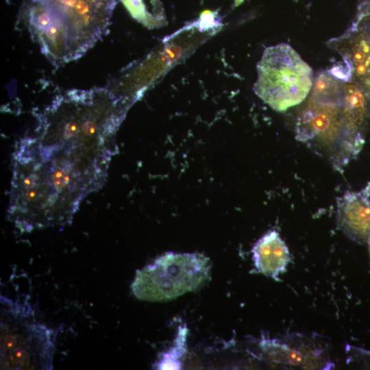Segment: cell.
Here are the masks:
<instances>
[{
	"label": "cell",
	"mask_w": 370,
	"mask_h": 370,
	"mask_svg": "<svg viewBox=\"0 0 370 370\" xmlns=\"http://www.w3.org/2000/svg\"><path fill=\"white\" fill-rule=\"evenodd\" d=\"M131 15L148 28L160 27L165 19L159 0H122Z\"/></svg>",
	"instance_id": "obj_8"
},
{
	"label": "cell",
	"mask_w": 370,
	"mask_h": 370,
	"mask_svg": "<svg viewBox=\"0 0 370 370\" xmlns=\"http://www.w3.org/2000/svg\"><path fill=\"white\" fill-rule=\"evenodd\" d=\"M107 3L111 6L113 9L114 8L116 4L119 0H105Z\"/></svg>",
	"instance_id": "obj_9"
},
{
	"label": "cell",
	"mask_w": 370,
	"mask_h": 370,
	"mask_svg": "<svg viewBox=\"0 0 370 370\" xmlns=\"http://www.w3.org/2000/svg\"><path fill=\"white\" fill-rule=\"evenodd\" d=\"M367 243H368V244H369V254H370V238H369V241H368Z\"/></svg>",
	"instance_id": "obj_11"
},
{
	"label": "cell",
	"mask_w": 370,
	"mask_h": 370,
	"mask_svg": "<svg viewBox=\"0 0 370 370\" xmlns=\"http://www.w3.org/2000/svg\"><path fill=\"white\" fill-rule=\"evenodd\" d=\"M1 369H52L54 331L26 301L1 297Z\"/></svg>",
	"instance_id": "obj_3"
},
{
	"label": "cell",
	"mask_w": 370,
	"mask_h": 370,
	"mask_svg": "<svg viewBox=\"0 0 370 370\" xmlns=\"http://www.w3.org/2000/svg\"><path fill=\"white\" fill-rule=\"evenodd\" d=\"M369 188L359 192H347L338 201L339 228L351 240L358 243L370 238V198Z\"/></svg>",
	"instance_id": "obj_6"
},
{
	"label": "cell",
	"mask_w": 370,
	"mask_h": 370,
	"mask_svg": "<svg viewBox=\"0 0 370 370\" xmlns=\"http://www.w3.org/2000/svg\"><path fill=\"white\" fill-rule=\"evenodd\" d=\"M210 270L209 260L201 254L166 253L137 271L131 288L142 301L171 300L201 287Z\"/></svg>",
	"instance_id": "obj_5"
},
{
	"label": "cell",
	"mask_w": 370,
	"mask_h": 370,
	"mask_svg": "<svg viewBox=\"0 0 370 370\" xmlns=\"http://www.w3.org/2000/svg\"><path fill=\"white\" fill-rule=\"evenodd\" d=\"M113 8L105 0H29L27 28L56 65L83 56L107 32Z\"/></svg>",
	"instance_id": "obj_2"
},
{
	"label": "cell",
	"mask_w": 370,
	"mask_h": 370,
	"mask_svg": "<svg viewBox=\"0 0 370 370\" xmlns=\"http://www.w3.org/2000/svg\"><path fill=\"white\" fill-rule=\"evenodd\" d=\"M17 142L8 219L21 233L72 222L83 199L106 183L123 116L105 91L71 90Z\"/></svg>",
	"instance_id": "obj_1"
},
{
	"label": "cell",
	"mask_w": 370,
	"mask_h": 370,
	"mask_svg": "<svg viewBox=\"0 0 370 370\" xmlns=\"http://www.w3.org/2000/svg\"><path fill=\"white\" fill-rule=\"evenodd\" d=\"M236 5L241 4L244 0H234Z\"/></svg>",
	"instance_id": "obj_10"
},
{
	"label": "cell",
	"mask_w": 370,
	"mask_h": 370,
	"mask_svg": "<svg viewBox=\"0 0 370 370\" xmlns=\"http://www.w3.org/2000/svg\"><path fill=\"white\" fill-rule=\"evenodd\" d=\"M254 265L258 273L279 280L291 260L289 250L279 233L271 230L261 237L252 248Z\"/></svg>",
	"instance_id": "obj_7"
},
{
	"label": "cell",
	"mask_w": 370,
	"mask_h": 370,
	"mask_svg": "<svg viewBox=\"0 0 370 370\" xmlns=\"http://www.w3.org/2000/svg\"><path fill=\"white\" fill-rule=\"evenodd\" d=\"M257 72L254 91L278 112L302 102L314 83L312 68L286 43L267 47L257 64Z\"/></svg>",
	"instance_id": "obj_4"
}]
</instances>
